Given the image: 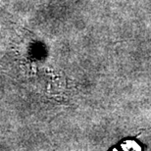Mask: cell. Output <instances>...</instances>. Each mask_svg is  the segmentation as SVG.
I'll use <instances>...</instances> for the list:
<instances>
[{"label":"cell","mask_w":151,"mask_h":151,"mask_svg":"<svg viewBox=\"0 0 151 151\" xmlns=\"http://www.w3.org/2000/svg\"><path fill=\"white\" fill-rule=\"evenodd\" d=\"M120 147L122 150H141V147L140 145L138 144L135 140H131V139H128V140H125L123 141L122 143L120 144Z\"/></svg>","instance_id":"1"}]
</instances>
